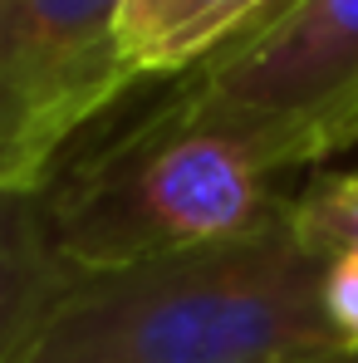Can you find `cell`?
I'll list each match as a JSON object with an SVG mask.
<instances>
[{
    "label": "cell",
    "instance_id": "1",
    "mask_svg": "<svg viewBox=\"0 0 358 363\" xmlns=\"http://www.w3.org/2000/svg\"><path fill=\"white\" fill-rule=\"evenodd\" d=\"M324 260L299 245L290 206L260 231L74 275L20 363H334Z\"/></svg>",
    "mask_w": 358,
    "mask_h": 363
},
{
    "label": "cell",
    "instance_id": "2",
    "mask_svg": "<svg viewBox=\"0 0 358 363\" xmlns=\"http://www.w3.org/2000/svg\"><path fill=\"white\" fill-rule=\"evenodd\" d=\"M270 182L240 138L162 104L50 182V226L74 275H108L260 231L290 206Z\"/></svg>",
    "mask_w": 358,
    "mask_h": 363
},
{
    "label": "cell",
    "instance_id": "3",
    "mask_svg": "<svg viewBox=\"0 0 358 363\" xmlns=\"http://www.w3.org/2000/svg\"><path fill=\"white\" fill-rule=\"evenodd\" d=\"M167 104L240 138L270 177L358 143V0H290Z\"/></svg>",
    "mask_w": 358,
    "mask_h": 363
},
{
    "label": "cell",
    "instance_id": "4",
    "mask_svg": "<svg viewBox=\"0 0 358 363\" xmlns=\"http://www.w3.org/2000/svg\"><path fill=\"white\" fill-rule=\"evenodd\" d=\"M123 0H0V186L45 191L64 147L138 79L113 25Z\"/></svg>",
    "mask_w": 358,
    "mask_h": 363
},
{
    "label": "cell",
    "instance_id": "5",
    "mask_svg": "<svg viewBox=\"0 0 358 363\" xmlns=\"http://www.w3.org/2000/svg\"><path fill=\"white\" fill-rule=\"evenodd\" d=\"M280 0H123L113 45L138 84L191 79L250 40Z\"/></svg>",
    "mask_w": 358,
    "mask_h": 363
},
{
    "label": "cell",
    "instance_id": "6",
    "mask_svg": "<svg viewBox=\"0 0 358 363\" xmlns=\"http://www.w3.org/2000/svg\"><path fill=\"white\" fill-rule=\"evenodd\" d=\"M74 270L55 245L50 186L10 191L0 186V363H20L35 334L55 314Z\"/></svg>",
    "mask_w": 358,
    "mask_h": 363
},
{
    "label": "cell",
    "instance_id": "7",
    "mask_svg": "<svg viewBox=\"0 0 358 363\" xmlns=\"http://www.w3.org/2000/svg\"><path fill=\"white\" fill-rule=\"evenodd\" d=\"M290 226L299 245L324 265L339 255H358V167L309 182L290 201Z\"/></svg>",
    "mask_w": 358,
    "mask_h": 363
},
{
    "label": "cell",
    "instance_id": "8",
    "mask_svg": "<svg viewBox=\"0 0 358 363\" xmlns=\"http://www.w3.org/2000/svg\"><path fill=\"white\" fill-rule=\"evenodd\" d=\"M324 309L344 349L358 354V255H339L324 265Z\"/></svg>",
    "mask_w": 358,
    "mask_h": 363
},
{
    "label": "cell",
    "instance_id": "9",
    "mask_svg": "<svg viewBox=\"0 0 358 363\" xmlns=\"http://www.w3.org/2000/svg\"><path fill=\"white\" fill-rule=\"evenodd\" d=\"M334 363H358V354H339V359H334Z\"/></svg>",
    "mask_w": 358,
    "mask_h": 363
},
{
    "label": "cell",
    "instance_id": "10",
    "mask_svg": "<svg viewBox=\"0 0 358 363\" xmlns=\"http://www.w3.org/2000/svg\"><path fill=\"white\" fill-rule=\"evenodd\" d=\"M285 5H290V0H280V5H275V10H270V15H280V10H285ZM270 15H265V20H270Z\"/></svg>",
    "mask_w": 358,
    "mask_h": 363
}]
</instances>
